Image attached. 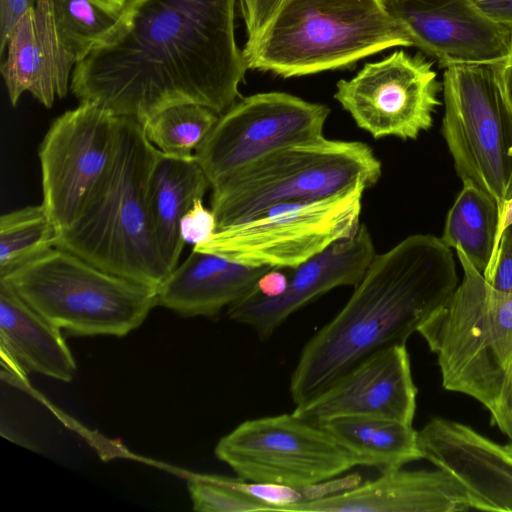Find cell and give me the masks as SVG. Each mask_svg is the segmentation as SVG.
Listing matches in <instances>:
<instances>
[{
    "mask_svg": "<svg viewBox=\"0 0 512 512\" xmlns=\"http://www.w3.org/2000/svg\"><path fill=\"white\" fill-rule=\"evenodd\" d=\"M503 63H504V65H512V47L510 49L508 56L503 61Z\"/></svg>",
    "mask_w": 512,
    "mask_h": 512,
    "instance_id": "f35d334b",
    "label": "cell"
},
{
    "mask_svg": "<svg viewBox=\"0 0 512 512\" xmlns=\"http://www.w3.org/2000/svg\"><path fill=\"white\" fill-rule=\"evenodd\" d=\"M423 459L452 474L491 511L512 512V449L468 425L431 418L418 431Z\"/></svg>",
    "mask_w": 512,
    "mask_h": 512,
    "instance_id": "ac0fdd59",
    "label": "cell"
},
{
    "mask_svg": "<svg viewBox=\"0 0 512 512\" xmlns=\"http://www.w3.org/2000/svg\"><path fill=\"white\" fill-rule=\"evenodd\" d=\"M375 247L369 230L360 224L356 233L339 240L296 267H289L286 290L266 297L256 290L227 309V316L269 339L296 311L340 286H356L373 260Z\"/></svg>",
    "mask_w": 512,
    "mask_h": 512,
    "instance_id": "2e32d148",
    "label": "cell"
},
{
    "mask_svg": "<svg viewBox=\"0 0 512 512\" xmlns=\"http://www.w3.org/2000/svg\"><path fill=\"white\" fill-rule=\"evenodd\" d=\"M192 248L156 287V304L182 317L213 318L252 294L270 270Z\"/></svg>",
    "mask_w": 512,
    "mask_h": 512,
    "instance_id": "ffe728a7",
    "label": "cell"
},
{
    "mask_svg": "<svg viewBox=\"0 0 512 512\" xmlns=\"http://www.w3.org/2000/svg\"><path fill=\"white\" fill-rule=\"evenodd\" d=\"M219 116L200 104H178L156 114L143 124V129L148 140L162 153L191 158Z\"/></svg>",
    "mask_w": 512,
    "mask_h": 512,
    "instance_id": "4316f807",
    "label": "cell"
},
{
    "mask_svg": "<svg viewBox=\"0 0 512 512\" xmlns=\"http://www.w3.org/2000/svg\"><path fill=\"white\" fill-rule=\"evenodd\" d=\"M216 231L215 214L203 205V198L196 199L180 221V234L184 243L194 247L208 241Z\"/></svg>",
    "mask_w": 512,
    "mask_h": 512,
    "instance_id": "f1b7e54d",
    "label": "cell"
},
{
    "mask_svg": "<svg viewBox=\"0 0 512 512\" xmlns=\"http://www.w3.org/2000/svg\"><path fill=\"white\" fill-rule=\"evenodd\" d=\"M187 487L194 511H271V507L266 502L237 488L235 479L229 477L195 473L188 477Z\"/></svg>",
    "mask_w": 512,
    "mask_h": 512,
    "instance_id": "83f0119b",
    "label": "cell"
},
{
    "mask_svg": "<svg viewBox=\"0 0 512 512\" xmlns=\"http://www.w3.org/2000/svg\"><path fill=\"white\" fill-rule=\"evenodd\" d=\"M503 62L455 63L444 69L442 135L463 185L498 205L512 198V105Z\"/></svg>",
    "mask_w": 512,
    "mask_h": 512,
    "instance_id": "ba28073f",
    "label": "cell"
},
{
    "mask_svg": "<svg viewBox=\"0 0 512 512\" xmlns=\"http://www.w3.org/2000/svg\"><path fill=\"white\" fill-rule=\"evenodd\" d=\"M491 511L449 472L383 471L370 481L290 506L286 512H463Z\"/></svg>",
    "mask_w": 512,
    "mask_h": 512,
    "instance_id": "e0dca14e",
    "label": "cell"
},
{
    "mask_svg": "<svg viewBox=\"0 0 512 512\" xmlns=\"http://www.w3.org/2000/svg\"><path fill=\"white\" fill-rule=\"evenodd\" d=\"M0 279L49 323L75 336L123 337L157 306L156 287L105 271L59 247Z\"/></svg>",
    "mask_w": 512,
    "mask_h": 512,
    "instance_id": "52a82bcc",
    "label": "cell"
},
{
    "mask_svg": "<svg viewBox=\"0 0 512 512\" xmlns=\"http://www.w3.org/2000/svg\"><path fill=\"white\" fill-rule=\"evenodd\" d=\"M121 117L90 101L58 116L40 147L43 205L59 229H68L108 171Z\"/></svg>",
    "mask_w": 512,
    "mask_h": 512,
    "instance_id": "8fae6325",
    "label": "cell"
},
{
    "mask_svg": "<svg viewBox=\"0 0 512 512\" xmlns=\"http://www.w3.org/2000/svg\"><path fill=\"white\" fill-rule=\"evenodd\" d=\"M287 0H239L245 21L247 41L255 42Z\"/></svg>",
    "mask_w": 512,
    "mask_h": 512,
    "instance_id": "f546056e",
    "label": "cell"
},
{
    "mask_svg": "<svg viewBox=\"0 0 512 512\" xmlns=\"http://www.w3.org/2000/svg\"><path fill=\"white\" fill-rule=\"evenodd\" d=\"M328 106L285 92L240 98L219 116L194 156L211 188L249 162L284 146L324 137Z\"/></svg>",
    "mask_w": 512,
    "mask_h": 512,
    "instance_id": "7c38bea8",
    "label": "cell"
},
{
    "mask_svg": "<svg viewBox=\"0 0 512 512\" xmlns=\"http://www.w3.org/2000/svg\"><path fill=\"white\" fill-rule=\"evenodd\" d=\"M52 4L59 41L76 63L108 43L127 16L97 0H52Z\"/></svg>",
    "mask_w": 512,
    "mask_h": 512,
    "instance_id": "d4e9b609",
    "label": "cell"
},
{
    "mask_svg": "<svg viewBox=\"0 0 512 512\" xmlns=\"http://www.w3.org/2000/svg\"><path fill=\"white\" fill-rule=\"evenodd\" d=\"M6 48L0 70L12 106L24 92L46 108L67 95L76 61L59 41L52 0H36L14 26Z\"/></svg>",
    "mask_w": 512,
    "mask_h": 512,
    "instance_id": "d6986e66",
    "label": "cell"
},
{
    "mask_svg": "<svg viewBox=\"0 0 512 512\" xmlns=\"http://www.w3.org/2000/svg\"><path fill=\"white\" fill-rule=\"evenodd\" d=\"M409 34L413 46L441 67L503 62L512 29L487 16L474 0H382Z\"/></svg>",
    "mask_w": 512,
    "mask_h": 512,
    "instance_id": "9a60e30c",
    "label": "cell"
},
{
    "mask_svg": "<svg viewBox=\"0 0 512 512\" xmlns=\"http://www.w3.org/2000/svg\"><path fill=\"white\" fill-rule=\"evenodd\" d=\"M491 423L512 439V361L504 376L495 409L490 413Z\"/></svg>",
    "mask_w": 512,
    "mask_h": 512,
    "instance_id": "1f68e13d",
    "label": "cell"
},
{
    "mask_svg": "<svg viewBox=\"0 0 512 512\" xmlns=\"http://www.w3.org/2000/svg\"><path fill=\"white\" fill-rule=\"evenodd\" d=\"M474 1H486V0H474Z\"/></svg>",
    "mask_w": 512,
    "mask_h": 512,
    "instance_id": "b9f144b4",
    "label": "cell"
},
{
    "mask_svg": "<svg viewBox=\"0 0 512 512\" xmlns=\"http://www.w3.org/2000/svg\"><path fill=\"white\" fill-rule=\"evenodd\" d=\"M483 276L496 289L512 294V232L503 233L495 261Z\"/></svg>",
    "mask_w": 512,
    "mask_h": 512,
    "instance_id": "4dcf8cb0",
    "label": "cell"
},
{
    "mask_svg": "<svg viewBox=\"0 0 512 512\" xmlns=\"http://www.w3.org/2000/svg\"><path fill=\"white\" fill-rule=\"evenodd\" d=\"M396 46L413 42L382 0H287L243 54L248 69L287 78L347 67Z\"/></svg>",
    "mask_w": 512,
    "mask_h": 512,
    "instance_id": "277c9868",
    "label": "cell"
},
{
    "mask_svg": "<svg viewBox=\"0 0 512 512\" xmlns=\"http://www.w3.org/2000/svg\"><path fill=\"white\" fill-rule=\"evenodd\" d=\"M507 445L510 449H512V439H510V442Z\"/></svg>",
    "mask_w": 512,
    "mask_h": 512,
    "instance_id": "ab89813d",
    "label": "cell"
},
{
    "mask_svg": "<svg viewBox=\"0 0 512 512\" xmlns=\"http://www.w3.org/2000/svg\"><path fill=\"white\" fill-rule=\"evenodd\" d=\"M218 460L248 482L306 488L358 466L320 425L293 413L249 419L215 446Z\"/></svg>",
    "mask_w": 512,
    "mask_h": 512,
    "instance_id": "30bf717a",
    "label": "cell"
},
{
    "mask_svg": "<svg viewBox=\"0 0 512 512\" xmlns=\"http://www.w3.org/2000/svg\"><path fill=\"white\" fill-rule=\"evenodd\" d=\"M502 81L508 100L512 105V65H504L503 63Z\"/></svg>",
    "mask_w": 512,
    "mask_h": 512,
    "instance_id": "74e56055",
    "label": "cell"
},
{
    "mask_svg": "<svg viewBox=\"0 0 512 512\" xmlns=\"http://www.w3.org/2000/svg\"><path fill=\"white\" fill-rule=\"evenodd\" d=\"M60 231L42 204L0 217V277L57 247Z\"/></svg>",
    "mask_w": 512,
    "mask_h": 512,
    "instance_id": "484cf974",
    "label": "cell"
},
{
    "mask_svg": "<svg viewBox=\"0 0 512 512\" xmlns=\"http://www.w3.org/2000/svg\"><path fill=\"white\" fill-rule=\"evenodd\" d=\"M236 0H142L106 44L77 62L70 90L142 125L196 103L221 115L248 69L235 37Z\"/></svg>",
    "mask_w": 512,
    "mask_h": 512,
    "instance_id": "6da1fadb",
    "label": "cell"
},
{
    "mask_svg": "<svg viewBox=\"0 0 512 512\" xmlns=\"http://www.w3.org/2000/svg\"><path fill=\"white\" fill-rule=\"evenodd\" d=\"M36 0H0V52H4L8 39L19 19L32 7Z\"/></svg>",
    "mask_w": 512,
    "mask_h": 512,
    "instance_id": "d6a6232c",
    "label": "cell"
},
{
    "mask_svg": "<svg viewBox=\"0 0 512 512\" xmlns=\"http://www.w3.org/2000/svg\"><path fill=\"white\" fill-rule=\"evenodd\" d=\"M455 250L462 282L417 332L437 356L443 387L474 398L491 413L512 361V294L493 287Z\"/></svg>",
    "mask_w": 512,
    "mask_h": 512,
    "instance_id": "5b68a950",
    "label": "cell"
},
{
    "mask_svg": "<svg viewBox=\"0 0 512 512\" xmlns=\"http://www.w3.org/2000/svg\"><path fill=\"white\" fill-rule=\"evenodd\" d=\"M512 225V198L507 200L500 210V220L498 228V241L501 242L503 233Z\"/></svg>",
    "mask_w": 512,
    "mask_h": 512,
    "instance_id": "d590c367",
    "label": "cell"
},
{
    "mask_svg": "<svg viewBox=\"0 0 512 512\" xmlns=\"http://www.w3.org/2000/svg\"><path fill=\"white\" fill-rule=\"evenodd\" d=\"M459 285L451 248L433 235L408 236L376 254L335 316L303 346L290 376L295 405L369 355L405 345Z\"/></svg>",
    "mask_w": 512,
    "mask_h": 512,
    "instance_id": "7a4b0ae2",
    "label": "cell"
},
{
    "mask_svg": "<svg viewBox=\"0 0 512 512\" xmlns=\"http://www.w3.org/2000/svg\"><path fill=\"white\" fill-rule=\"evenodd\" d=\"M160 152L140 122L121 117L111 165L76 221L60 233L57 247L105 271L157 287L170 273L156 243L148 196Z\"/></svg>",
    "mask_w": 512,
    "mask_h": 512,
    "instance_id": "3957f363",
    "label": "cell"
},
{
    "mask_svg": "<svg viewBox=\"0 0 512 512\" xmlns=\"http://www.w3.org/2000/svg\"><path fill=\"white\" fill-rule=\"evenodd\" d=\"M490 18L512 29V0L475 1Z\"/></svg>",
    "mask_w": 512,
    "mask_h": 512,
    "instance_id": "e575fe53",
    "label": "cell"
},
{
    "mask_svg": "<svg viewBox=\"0 0 512 512\" xmlns=\"http://www.w3.org/2000/svg\"><path fill=\"white\" fill-rule=\"evenodd\" d=\"M441 90L430 61L399 50L340 80L334 98L375 139L414 140L432 126Z\"/></svg>",
    "mask_w": 512,
    "mask_h": 512,
    "instance_id": "4fadbf2b",
    "label": "cell"
},
{
    "mask_svg": "<svg viewBox=\"0 0 512 512\" xmlns=\"http://www.w3.org/2000/svg\"><path fill=\"white\" fill-rule=\"evenodd\" d=\"M289 267L271 268L259 280L256 292L266 297L281 295L287 288Z\"/></svg>",
    "mask_w": 512,
    "mask_h": 512,
    "instance_id": "836d02e7",
    "label": "cell"
},
{
    "mask_svg": "<svg viewBox=\"0 0 512 512\" xmlns=\"http://www.w3.org/2000/svg\"><path fill=\"white\" fill-rule=\"evenodd\" d=\"M414 384L406 345L383 348L358 362L293 414L313 424L345 418H377L412 425Z\"/></svg>",
    "mask_w": 512,
    "mask_h": 512,
    "instance_id": "5bb4252c",
    "label": "cell"
},
{
    "mask_svg": "<svg viewBox=\"0 0 512 512\" xmlns=\"http://www.w3.org/2000/svg\"><path fill=\"white\" fill-rule=\"evenodd\" d=\"M322 426L356 461L382 472L401 468L423 459L418 431L398 421L345 417L327 421Z\"/></svg>",
    "mask_w": 512,
    "mask_h": 512,
    "instance_id": "603a6c76",
    "label": "cell"
},
{
    "mask_svg": "<svg viewBox=\"0 0 512 512\" xmlns=\"http://www.w3.org/2000/svg\"><path fill=\"white\" fill-rule=\"evenodd\" d=\"M103 5L111 8L120 13H125L128 10L132 9L135 5H137L142 0H97Z\"/></svg>",
    "mask_w": 512,
    "mask_h": 512,
    "instance_id": "8d00e7d4",
    "label": "cell"
},
{
    "mask_svg": "<svg viewBox=\"0 0 512 512\" xmlns=\"http://www.w3.org/2000/svg\"><path fill=\"white\" fill-rule=\"evenodd\" d=\"M382 164L360 141L325 137L273 150L239 168L211 188L217 229L271 206L336 194L362 181L373 187Z\"/></svg>",
    "mask_w": 512,
    "mask_h": 512,
    "instance_id": "8992f818",
    "label": "cell"
},
{
    "mask_svg": "<svg viewBox=\"0 0 512 512\" xmlns=\"http://www.w3.org/2000/svg\"><path fill=\"white\" fill-rule=\"evenodd\" d=\"M0 344L2 357L22 373H39L63 382L73 379L76 363L61 330L1 279Z\"/></svg>",
    "mask_w": 512,
    "mask_h": 512,
    "instance_id": "44dd1931",
    "label": "cell"
},
{
    "mask_svg": "<svg viewBox=\"0 0 512 512\" xmlns=\"http://www.w3.org/2000/svg\"><path fill=\"white\" fill-rule=\"evenodd\" d=\"M366 189L359 181L327 197L271 206L193 248L248 266L296 267L356 233Z\"/></svg>",
    "mask_w": 512,
    "mask_h": 512,
    "instance_id": "9c48e42d",
    "label": "cell"
},
{
    "mask_svg": "<svg viewBox=\"0 0 512 512\" xmlns=\"http://www.w3.org/2000/svg\"><path fill=\"white\" fill-rule=\"evenodd\" d=\"M500 210L482 191L463 185L450 208L442 237L449 248L460 249L483 275L492 267L499 248Z\"/></svg>",
    "mask_w": 512,
    "mask_h": 512,
    "instance_id": "cb8c5ba5",
    "label": "cell"
},
{
    "mask_svg": "<svg viewBox=\"0 0 512 512\" xmlns=\"http://www.w3.org/2000/svg\"><path fill=\"white\" fill-rule=\"evenodd\" d=\"M211 184L195 156L181 158L160 152L150 174L149 206L156 243L170 270L178 265L184 241L180 221Z\"/></svg>",
    "mask_w": 512,
    "mask_h": 512,
    "instance_id": "7402d4cb",
    "label": "cell"
},
{
    "mask_svg": "<svg viewBox=\"0 0 512 512\" xmlns=\"http://www.w3.org/2000/svg\"><path fill=\"white\" fill-rule=\"evenodd\" d=\"M505 231H510V232H512V225H511L509 228H507Z\"/></svg>",
    "mask_w": 512,
    "mask_h": 512,
    "instance_id": "60d3db41",
    "label": "cell"
}]
</instances>
